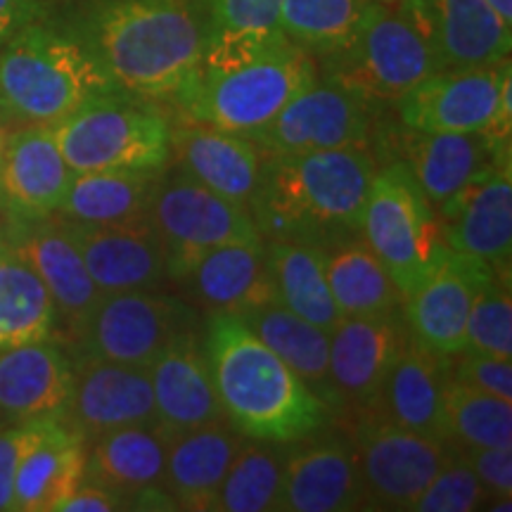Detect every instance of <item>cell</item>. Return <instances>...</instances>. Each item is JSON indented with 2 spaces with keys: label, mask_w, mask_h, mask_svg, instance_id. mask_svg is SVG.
<instances>
[{
  "label": "cell",
  "mask_w": 512,
  "mask_h": 512,
  "mask_svg": "<svg viewBox=\"0 0 512 512\" xmlns=\"http://www.w3.org/2000/svg\"><path fill=\"white\" fill-rule=\"evenodd\" d=\"M50 420L19 422V425H0V512H12V498H15V479L24 456L31 444L41 437Z\"/></svg>",
  "instance_id": "cell-44"
},
{
  "label": "cell",
  "mask_w": 512,
  "mask_h": 512,
  "mask_svg": "<svg viewBox=\"0 0 512 512\" xmlns=\"http://www.w3.org/2000/svg\"><path fill=\"white\" fill-rule=\"evenodd\" d=\"M486 501L489 494L458 448L427 489L415 498L411 512H472L482 510Z\"/></svg>",
  "instance_id": "cell-41"
},
{
  "label": "cell",
  "mask_w": 512,
  "mask_h": 512,
  "mask_svg": "<svg viewBox=\"0 0 512 512\" xmlns=\"http://www.w3.org/2000/svg\"><path fill=\"white\" fill-rule=\"evenodd\" d=\"M69 27L121 91L174 102L207 48L209 0H86Z\"/></svg>",
  "instance_id": "cell-1"
},
{
  "label": "cell",
  "mask_w": 512,
  "mask_h": 512,
  "mask_svg": "<svg viewBox=\"0 0 512 512\" xmlns=\"http://www.w3.org/2000/svg\"><path fill=\"white\" fill-rule=\"evenodd\" d=\"M157 425L171 439L223 420V408L204 356L202 330L181 332L150 368Z\"/></svg>",
  "instance_id": "cell-25"
},
{
  "label": "cell",
  "mask_w": 512,
  "mask_h": 512,
  "mask_svg": "<svg viewBox=\"0 0 512 512\" xmlns=\"http://www.w3.org/2000/svg\"><path fill=\"white\" fill-rule=\"evenodd\" d=\"M3 238L19 259L34 268L57 306L60 323L79 337L86 320L102 299L86 261L69 238L60 216L43 219H3Z\"/></svg>",
  "instance_id": "cell-14"
},
{
  "label": "cell",
  "mask_w": 512,
  "mask_h": 512,
  "mask_svg": "<svg viewBox=\"0 0 512 512\" xmlns=\"http://www.w3.org/2000/svg\"><path fill=\"white\" fill-rule=\"evenodd\" d=\"M183 283L209 316H247L278 302L268 266L266 242H235L209 249L190 268Z\"/></svg>",
  "instance_id": "cell-27"
},
{
  "label": "cell",
  "mask_w": 512,
  "mask_h": 512,
  "mask_svg": "<svg viewBox=\"0 0 512 512\" xmlns=\"http://www.w3.org/2000/svg\"><path fill=\"white\" fill-rule=\"evenodd\" d=\"M8 136H10V131L3 124H0V152H3L5 143H8Z\"/></svg>",
  "instance_id": "cell-49"
},
{
  "label": "cell",
  "mask_w": 512,
  "mask_h": 512,
  "mask_svg": "<svg viewBox=\"0 0 512 512\" xmlns=\"http://www.w3.org/2000/svg\"><path fill=\"white\" fill-rule=\"evenodd\" d=\"M494 275L496 268L484 259L448 249L437 271L403 299V316L415 342L441 356L463 351L472 299Z\"/></svg>",
  "instance_id": "cell-20"
},
{
  "label": "cell",
  "mask_w": 512,
  "mask_h": 512,
  "mask_svg": "<svg viewBox=\"0 0 512 512\" xmlns=\"http://www.w3.org/2000/svg\"><path fill=\"white\" fill-rule=\"evenodd\" d=\"M74 377V358L53 337L0 349V425L64 420Z\"/></svg>",
  "instance_id": "cell-23"
},
{
  "label": "cell",
  "mask_w": 512,
  "mask_h": 512,
  "mask_svg": "<svg viewBox=\"0 0 512 512\" xmlns=\"http://www.w3.org/2000/svg\"><path fill=\"white\" fill-rule=\"evenodd\" d=\"M242 434L226 422H211L171 439L166 453L164 489L178 510H214L219 489Z\"/></svg>",
  "instance_id": "cell-28"
},
{
  "label": "cell",
  "mask_w": 512,
  "mask_h": 512,
  "mask_svg": "<svg viewBox=\"0 0 512 512\" xmlns=\"http://www.w3.org/2000/svg\"><path fill=\"white\" fill-rule=\"evenodd\" d=\"M162 174V171H159ZM159 174L150 171H86L74 174L57 209L64 221L117 223L150 214Z\"/></svg>",
  "instance_id": "cell-34"
},
{
  "label": "cell",
  "mask_w": 512,
  "mask_h": 512,
  "mask_svg": "<svg viewBox=\"0 0 512 512\" xmlns=\"http://www.w3.org/2000/svg\"><path fill=\"white\" fill-rule=\"evenodd\" d=\"M489 498L512 494V448H460Z\"/></svg>",
  "instance_id": "cell-45"
},
{
  "label": "cell",
  "mask_w": 512,
  "mask_h": 512,
  "mask_svg": "<svg viewBox=\"0 0 512 512\" xmlns=\"http://www.w3.org/2000/svg\"><path fill=\"white\" fill-rule=\"evenodd\" d=\"M316 76V57L283 31L209 34L195 74L171 105L181 119L249 136L278 117Z\"/></svg>",
  "instance_id": "cell-2"
},
{
  "label": "cell",
  "mask_w": 512,
  "mask_h": 512,
  "mask_svg": "<svg viewBox=\"0 0 512 512\" xmlns=\"http://www.w3.org/2000/svg\"><path fill=\"white\" fill-rule=\"evenodd\" d=\"M124 93L81 36L46 17L0 46V121L55 126L102 95Z\"/></svg>",
  "instance_id": "cell-5"
},
{
  "label": "cell",
  "mask_w": 512,
  "mask_h": 512,
  "mask_svg": "<svg viewBox=\"0 0 512 512\" xmlns=\"http://www.w3.org/2000/svg\"><path fill=\"white\" fill-rule=\"evenodd\" d=\"M465 349L512 358V297L510 280L494 275L479 287L467 316Z\"/></svg>",
  "instance_id": "cell-40"
},
{
  "label": "cell",
  "mask_w": 512,
  "mask_h": 512,
  "mask_svg": "<svg viewBox=\"0 0 512 512\" xmlns=\"http://www.w3.org/2000/svg\"><path fill=\"white\" fill-rule=\"evenodd\" d=\"M325 430V427H323ZM318 430L287 451L278 508L285 512H347L366 508V486L354 441Z\"/></svg>",
  "instance_id": "cell-16"
},
{
  "label": "cell",
  "mask_w": 512,
  "mask_h": 512,
  "mask_svg": "<svg viewBox=\"0 0 512 512\" xmlns=\"http://www.w3.org/2000/svg\"><path fill=\"white\" fill-rule=\"evenodd\" d=\"M200 330V313L155 290L102 294L79 337V356L150 368L181 332Z\"/></svg>",
  "instance_id": "cell-11"
},
{
  "label": "cell",
  "mask_w": 512,
  "mask_h": 512,
  "mask_svg": "<svg viewBox=\"0 0 512 512\" xmlns=\"http://www.w3.org/2000/svg\"><path fill=\"white\" fill-rule=\"evenodd\" d=\"M370 147L266 157L249 211L264 242L325 249L361 235L363 207L377 171Z\"/></svg>",
  "instance_id": "cell-3"
},
{
  "label": "cell",
  "mask_w": 512,
  "mask_h": 512,
  "mask_svg": "<svg viewBox=\"0 0 512 512\" xmlns=\"http://www.w3.org/2000/svg\"><path fill=\"white\" fill-rule=\"evenodd\" d=\"M441 430L456 448H512V401L448 380Z\"/></svg>",
  "instance_id": "cell-38"
},
{
  "label": "cell",
  "mask_w": 512,
  "mask_h": 512,
  "mask_svg": "<svg viewBox=\"0 0 512 512\" xmlns=\"http://www.w3.org/2000/svg\"><path fill=\"white\" fill-rule=\"evenodd\" d=\"M448 249L496 268L510 280L512 254V162L494 164L437 207Z\"/></svg>",
  "instance_id": "cell-19"
},
{
  "label": "cell",
  "mask_w": 512,
  "mask_h": 512,
  "mask_svg": "<svg viewBox=\"0 0 512 512\" xmlns=\"http://www.w3.org/2000/svg\"><path fill=\"white\" fill-rule=\"evenodd\" d=\"M202 344L223 418L242 437L294 444L328 427V406L242 318L209 316Z\"/></svg>",
  "instance_id": "cell-4"
},
{
  "label": "cell",
  "mask_w": 512,
  "mask_h": 512,
  "mask_svg": "<svg viewBox=\"0 0 512 512\" xmlns=\"http://www.w3.org/2000/svg\"><path fill=\"white\" fill-rule=\"evenodd\" d=\"M401 311L377 316H342L330 332V377L344 408L375 406L389 370L411 344Z\"/></svg>",
  "instance_id": "cell-17"
},
{
  "label": "cell",
  "mask_w": 512,
  "mask_h": 512,
  "mask_svg": "<svg viewBox=\"0 0 512 512\" xmlns=\"http://www.w3.org/2000/svg\"><path fill=\"white\" fill-rule=\"evenodd\" d=\"M280 8L283 0H209V34H273Z\"/></svg>",
  "instance_id": "cell-42"
},
{
  "label": "cell",
  "mask_w": 512,
  "mask_h": 512,
  "mask_svg": "<svg viewBox=\"0 0 512 512\" xmlns=\"http://www.w3.org/2000/svg\"><path fill=\"white\" fill-rule=\"evenodd\" d=\"M361 235L403 299L418 290L448 254L437 209L401 162L377 166L363 207Z\"/></svg>",
  "instance_id": "cell-8"
},
{
  "label": "cell",
  "mask_w": 512,
  "mask_h": 512,
  "mask_svg": "<svg viewBox=\"0 0 512 512\" xmlns=\"http://www.w3.org/2000/svg\"><path fill=\"white\" fill-rule=\"evenodd\" d=\"M242 320L275 356L283 358L287 368L302 377L330 413L344 411L342 396L330 377V332L320 330L278 302L247 313Z\"/></svg>",
  "instance_id": "cell-32"
},
{
  "label": "cell",
  "mask_w": 512,
  "mask_h": 512,
  "mask_svg": "<svg viewBox=\"0 0 512 512\" xmlns=\"http://www.w3.org/2000/svg\"><path fill=\"white\" fill-rule=\"evenodd\" d=\"M147 216L162 238L166 278L174 280H183L209 249L264 242L249 207L197 183L178 166L159 174Z\"/></svg>",
  "instance_id": "cell-9"
},
{
  "label": "cell",
  "mask_w": 512,
  "mask_h": 512,
  "mask_svg": "<svg viewBox=\"0 0 512 512\" xmlns=\"http://www.w3.org/2000/svg\"><path fill=\"white\" fill-rule=\"evenodd\" d=\"M354 448L366 486V508L411 510L456 446L401 427L377 406L361 408Z\"/></svg>",
  "instance_id": "cell-10"
},
{
  "label": "cell",
  "mask_w": 512,
  "mask_h": 512,
  "mask_svg": "<svg viewBox=\"0 0 512 512\" xmlns=\"http://www.w3.org/2000/svg\"><path fill=\"white\" fill-rule=\"evenodd\" d=\"M451 380L512 401V358L463 349L451 356Z\"/></svg>",
  "instance_id": "cell-43"
},
{
  "label": "cell",
  "mask_w": 512,
  "mask_h": 512,
  "mask_svg": "<svg viewBox=\"0 0 512 512\" xmlns=\"http://www.w3.org/2000/svg\"><path fill=\"white\" fill-rule=\"evenodd\" d=\"M0 235H3V214H0Z\"/></svg>",
  "instance_id": "cell-51"
},
{
  "label": "cell",
  "mask_w": 512,
  "mask_h": 512,
  "mask_svg": "<svg viewBox=\"0 0 512 512\" xmlns=\"http://www.w3.org/2000/svg\"><path fill=\"white\" fill-rule=\"evenodd\" d=\"M72 178L50 126L19 128L0 152V214L3 219L53 216Z\"/></svg>",
  "instance_id": "cell-24"
},
{
  "label": "cell",
  "mask_w": 512,
  "mask_h": 512,
  "mask_svg": "<svg viewBox=\"0 0 512 512\" xmlns=\"http://www.w3.org/2000/svg\"><path fill=\"white\" fill-rule=\"evenodd\" d=\"M171 150L178 169L228 200L249 207L264 155L252 140L197 121H171Z\"/></svg>",
  "instance_id": "cell-26"
},
{
  "label": "cell",
  "mask_w": 512,
  "mask_h": 512,
  "mask_svg": "<svg viewBox=\"0 0 512 512\" xmlns=\"http://www.w3.org/2000/svg\"><path fill=\"white\" fill-rule=\"evenodd\" d=\"M373 145H389L394 162L415 178L434 209L451 200L489 166L498 162L482 133H427L399 124L380 128Z\"/></svg>",
  "instance_id": "cell-22"
},
{
  "label": "cell",
  "mask_w": 512,
  "mask_h": 512,
  "mask_svg": "<svg viewBox=\"0 0 512 512\" xmlns=\"http://www.w3.org/2000/svg\"><path fill=\"white\" fill-rule=\"evenodd\" d=\"M64 228L102 294L157 290L166 278L164 245L150 216L117 223L64 221Z\"/></svg>",
  "instance_id": "cell-18"
},
{
  "label": "cell",
  "mask_w": 512,
  "mask_h": 512,
  "mask_svg": "<svg viewBox=\"0 0 512 512\" xmlns=\"http://www.w3.org/2000/svg\"><path fill=\"white\" fill-rule=\"evenodd\" d=\"M171 437L159 425H128L88 441L86 482L128 498L164 486Z\"/></svg>",
  "instance_id": "cell-31"
},
{
  "label": "cell",
  "mask_w": 512,
  "mask_h": 512,
  "mask_svg": "<svg viewBox=\"0 0 512 512\" xmlns=\"http://www.w3.org/2000/svg\"><path fill=\"white\" fill-rule=\"evenodd\" d=\"M396 8L413 24L441 69H470L510 57L512 27L486 0H399Z\"/></svg>",
  "instance_id": "cell-13"
},
{
  "label": "cell",
  "mask_w": 512,
  "mask_h": 512,
  "mask_svg": "<svg viewBox=\"0 0 512 512\" xmlns=\"http://www.w3.org/2000/svg\"><path fill=\"white\" fill-rule=\"evenodd\" d=\"M318 74L384 107L437 72L430 48L396 5L363 0L344 46L316 57Z\"/></svg>",
  "instance_id": "cell-7"
},
{
  "label": "cell",
  "mask_w": 512,
  "mask_h": 512,
  "mask_svg": "<svg viewBox=\"0 0 512 512\" xmlns=\"http://www.w3.org/2000/svg\"><path fill=\"white\" fill-rule=\"evenodd\" d=\"M64 422L86 439L128 425H157L155 394L147 368L79 356Z\"/></svg>",
  "instance_id": "cell-21"
},
{
  "label": "cell",
  "mask_w": 512,
  "mask_h": 512,
  "mask_svg": "<svg viewBox=\"0 0 512 512\" xmlns=\"http://www.w3.org/2000/svg\"><path fill=\"white\" fill-rule=\"evenodd\" d=\"M363 0H283L280 31L313 57L347 43Z\"/></svg>",
  "instance_id": "cell-39"
},
{
  "label": "cell",
  "mask_w": 512,
  "mask_h": 512,
  "mask_svg": "<svg viewBox=\"0 0 512 512\" xmlns=\"http://www.w3.org/2000/svg\"><path fill=\"white\" fill-rule=\"evenodd\" d=\"M88 444L64 420H50L19 465L12 512H57L86 477Z\"/></svg>",
  "instance_id": "cell-29"
},
{
  "label": "cell",
  "mask_w": 512,
  "mask_h": 512,
  "mask_svg": "<svg viewBox=\"0 0 512 512\" xmlns=\"http://www.w3.org/2000/svg\"><path fill=\"white\" fill-rule=\"evenodd\" d=\"M323 266L342 316H377L403 309V294L363 235L325 247Z\"/></svg>",
  "instance_id": "cell-33"
},
{
  "label": "cell",
  "mask_w": 512,
  "mask_h": 512,
  "mask_svg": "<svg viewBox=\"0 0 512 512\" xmlns=\"http://www.w3.org/2000/svg\"><path fill=\"white\" fill-rule=\"evenodd\" d=\"M46 17V0H0V46L19 29Z\"/></svg>",
  "instance_id": "cell-47"
},
{
  "label": "cell",
  "mask_w": 512,
  "mask_h": 512,
  "mask_svg": "<svg viewBox=\"0 0 512 512\" xmlns=\"http://www.w3.org/2000/svg\"><path fill=\"white\" fill-rule=\"evenodd\" d=\"M290 444L256 441L242 444L223 479L216 508L221 512H266L278 508Z\"/></svg>",
  "instance_id": "cell-37"
},
{
  "label": "cell",
  "mask_w": 512,
  "mask_h": 512,
  "mask_svg": "<svg viewBox=\"0 0 512 512\" xmlns=\"http://www.w3.org/2000/svg\"><path fill=\"white\" fill-rule=\"evenodd\" d=\"M373 3H384V5H396L399 0H373Z\"/></svg>",
  "instance_id": "cell-50"
},
{
  "label": "cell",
  "mask_w": 512,
  "mask_h": 512,
  "mask_svg": "<svg viewBox=\"0 0 512 512\" xmlns=\"http://www.w3.org/2000/svg\"><path fill=\"white\" fill-rule=\"evenodd\" d=\"M448 380H451V356H441L411 339V344L401 351L389 370L375 406L401 427L444 439L441 403Z\"/></svg>",
  "instance_id": "cell-30"
},
{
  "label": "cell",
  "mask_w": 512,
  "mask_h": 512,
  "mask_svg": "<svg viewBox=\"0 0 512 512\" xmlns=\"http://www.w3.org/2000/svg\"><path fill=\"white\" fill-rule=\"evenodd\" d=\"M57 325L48 287L0 238V349L50 339Z\"/></svg>",
  "instance_id": "cell-35"
},
{
  "label": "cell",
  "mask_w": 512,
  "mask_h": 512,
  "mask_svg": "<svg viewBox=\"0 0 512 512\" xmlns=\"http://www.w3.org/2000/svg\"><path fill=\"white\" fill-rule=\"evenodd\" d=\"M486 3L494 8L496 15L501 17L508 27H512V0H486Z\"/></svg>",
  "instance_id": "cell-48"
},
{
  "label": "cell",
  "mask_w": 512,
  "mask_h": 512,
  "mask_svg": "<svg viewBox=\"0 0 512 512\" xmlns=\"http://www.w3.org/2000/svg\"><path fill=\"white\" fill-rule=\"evenodd\" d=\"M510 60L470 69H441L396 100L399 124L427 133H477L494 114Z\"/></svg>",
  "instance_id": "cell-15"
},
{
  "label": "cell",
  "mask_w": 512,
  "mask_h": 512,
  "mask_svg": "<svg viewBox=\"0 0 512 512\" xmlns=\"http://www.w3.org/2000/svg\"><path fill=\"white\" fill-rule=\"evenodd\" d=\"M64 162L86 171H150L174 162L171 119L155 100L131 93L102 95L50 126Z\"/></svg>",
  "instance_id": "cell-6"
},
{
  "label": "cell",
  "mask_w": 512,
  "mask_h": 512,
  "mask_svg": "<svg viewBox=\"0 0 512 512\" xmlns=\"http://www.w3.org/2000/svg\"><path fill=\"white\" fill-rule=\"evenodd\" d=\"M377 107L339 83L316 76L264 128L249 133L264 157L304 155L339 147H370L377 133Z\"/></svg>",
  "instance_id": "cell-12"
},
{
  "label": "cell",
  "mask_w": 512,
  "mask_h": 512,
  "mask_svg": "<svg viewBox=\"0 0 512 512\" xmlns=\"http://www.w3.org/2000/svg\"><path fill=\"white\" fill-rule=\"evenodd\" d=\"M114 510H128L126 498L114 494L110 489H105V486L86 482V479H83L79 489H76L74 494L60 505V510L57 512H114Z\"/></svg>",
  "instance_id": "cell-46"
},
{
  "label": "cell",
  "mask_w": 512,
  "mask_h": 512,
  "mask_svg": "<svg viewBox=\"0 0 512 512\" xmlns=\"http://www.w3.org/2000/svg\"><path fill=\"white\" fill-rule=\"evenodd\" d=\"M266 256L278 292V304L332 332L342 320L325 278L323 249L294 242H266Z\"/></svg>",
  "instance_id": "cell-36"
}]
</instances>
